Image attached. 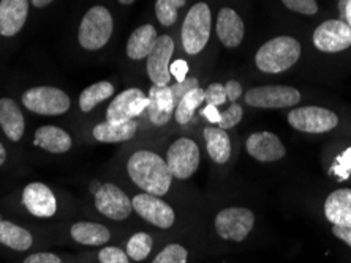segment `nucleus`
Here are the masks:
<instances>
[{
	"label": "nucleus",
	"mask_w": 351,
	"mask_h": 263,
	"mask_svg": "<svg viewBox=\"0 0 351 263\" xmlns=\"http://www.w3.org/2000/svg\"><path fill=\"white\" fill-rule=\"evenodd\" d=\"M127 172L132 182L144 193L165 195L171 189L173 174L160 154L149 150H138L127 163Z\"/></svg>",
	"instance_id": "f257e3e1"
},
{
	"label": "nucleus",
	"mask_w": 351,
	"mask_h": 263,
	"mask_svg": "<svg viewBox=\"0 0 351 263\" xmlns=\"http://www.w3.org/2000/svg\"><path fill=\"white\" fill-rule=\"evenodd\" d=\"M301 57V44L293 37L272 38L258 49L255 64L263 73L277 74L290 70Z\"/></svg>",
	"instance_id": "f03ea898"
},
{
	"label": "nucleus",
	"mask_w": 351,
	"mask_h": 263,
	"mask_svg": "<svg viewBox=\"0 0 351 263\" xmlns=\"http://www.w3.org/2000/svg\"><path fill=\"white\" fill-rule=\"evenodd\" d=\"M210 24H213V16L208 3H196L189 10L180 32L185 53L196 55L206 48L210 37Z\"/></svg>",
	"instance_id": "7ed1b4c3"
},
{
	"label": "nucleus",
	"mask_w": 351,
	"mask_h": 263,
	"mask_svg": "<svg viewBox=\"0 0 351 263\" xmlns=\"http://www.w3.org/2000/svg\"><path fill=\"white\" fill-rule=\"evenodd\" d=\"M112 29H114V23H112L110 10L101 5L92 7L81 20L78 33L80 44L87 51L100 49L110 41Z\"/></svg>",
	"instance_id": "20e7f679"
},
{
	"label": "nucleus",
	"mask_w": 351,
	"mask_h": 263,
	"mask_svg": "<svg viewBox=\"0 0 351 263\" xmlns=\"http://www.w3.org/2000/svg\"><path fill=\"white\" fill-rule=\"evenodd\" d=\"M23 105L40 115H62L70 109V96L56 87H34L24 92Z\"/></svg>",
	"instance_id": "39448f33"
},
{
	"label": "nucleus",
	"mask_w": 351,
	"mask_h": 263,
	"mask_svg": "<svg viewBox=\"0 0 351 263\" xmlns=\"http://www.w3.org/2000/svg\"><path fill=\"white\" fill-rule=\"evenodd\" d=\"M255 225V214L244 207H230L215 216V230L220 238L241 243Z\"/></svg>",
	"instance_id": "423d86ee"
},
{
	"label": "nucleus",
	"mask_w": 351,
	"mask_h": 263,
	"mask_svg": "<svg viewBox=\"0 0 351 263\" xmlns=\"http://www.w3.org/2000/svg\"><path fill=\"white\" fill-rule=\"evenodd\" d=\"M288 123L298 131L322 134L332 131L339 125V117L337 113L324 109V107L306 106L290 111V113H288Z\"/></svg>",
	"instance_id": "0eeeda50"
},
{
	"label": "nucleus",
	"mask_w": 351,
	"mask_h": 263,
	"mask_svg": "<svg viewBox=\"0 0 351 263\" xmlns=\"http://www.w3.org/2000/svg\"><path fill=\"white\" fill-rule=\"evenodd\" d=\"M173 177L179 180H189L198 170L201 153L196 142L189 137H180L168 148L167 159Z\"/></svg>",
	"instance_id": "6e6552de"
},
{
	"label": "nucleus",
	"mask_w": 351,
	"mask_h": 263,
	"mask_svg": "<svg viewBox=\"0 0 351 263\" xmlns=\"http://www.w3.org/2000/svg\"><path fill=\"white\" fill-rule=\"evenodd\" d=\"M301 94L288 85L255 87L245 94V102L258 109H285L299 105Z\"/></svg>",
	"instance_id": "1a4fd4ad"
},
{
	"label": "nucleus",
	"mask_w": 351,
	"mask_h": 263,
	"mask_svg": "<svg viewBox=\"0 0 351 263\" xmlns=\"http://www.w3.org/2000/svg\"><path fill=\"white\" fill-rule=\"evenodd\" d=\"M149 98L139 89H128L112 98L111 105L106 109V122L125 123L147 109Z\"/></svg>",
	"instance_id": "9d476101"
},
{
	"label": "nucleus",
	"mask_w": 351,
	"mask_h": 263,
	"mask_svg": "<svg viewBox=\"0 0 351 263\" xmlns=\"http://www.w3.org/2000/svg\"><path fill=\"white\" fill-rule=\"evenodd\" d=\"M132 205L138 216H141L144 221L158 227V229L167 230L174 224V210L169 207L163 199H160L158 195H152L147 193L136 194L135 197L132 199Z\"/></svg>",
	"instance_id": "9b49d317"
},
{
	"label": "nucleus",
	"mask_w": 351,
	"mask_h": 263,
	"mask_svg": "<svg viewBox=\"0 0 351 263\" xmlns=\"http://www.w3.org/2000/svg\"><path fill=\"white\" fill-rule=\"evenodd\" d=\"M95 208L112 221H123L132 214V199L112 183H103L95 193Z\"/></svg>",
	"instance_id": "f8f14e48"
},
{
	"label": "nucleus",
	"mask_w": 351,
	"mask_h": 263,
	"mask_svg": "<svg viewBox=\"0 0 351 263\" xmlns=\"http://www.w3.org/2000/svg\"><path fill=\"white\" fill-rule=\"evenodd\" d=\"M315 48L322 53H340L351 46V27L340 19L326 20L313 32Z\"/></svg>",
	"instance_id": "ddd939ff"
},
{
	"label": "nucleus",
	"mask_w": 351,
	"mask_h": 263,
	"mask_svg": "<svg viewBox=\"0 0 351 263\" xmlns=\"http://www.w3.org/2000/svg\"><path fill=\"white\" fill-rule=\"evenodd\" d=\"M174 53V41L169 35H162L157 38V43L147 55V74L154 85L165 87L171 82L169 60Z\"/></svg>",
	"instance_id": "4468645a"
},
{
	"label": "nucleus",
	"mask_w": 351,
	"mask_h": 263,
	"mask_svg": "<svg viewBox=\"0 0 351 263\" xmlns=\"http://www.w3.org/2000/svg\"><path fill=\"white\" fill-rule=\"evenodd\" d=\"M23 205L35 218H53L58 213V199L45 183H29L23 191Z\"/></svg>",
	"instance_id": "2eb2a0df"
},
{
	"label": "nucleus",
	"mask_w": 351,
	"mask_h": 263,
	"mask_svg": "<svg viewBox=\"0 0 351 263\" xmlns=\"http://www.w3.org/2000/svg\"><path fill=\"white\" fill-rule=\"evenodd\" d=\"M245 148L252 158L260 163H274L287 154V148L276 134L260 131L250 134L245 142Z\"/></svg>",
	"instance_id": "dca6fc26"
},
{
	"label": "nucleus",
	"mask_w": 351,
	"mask_h": 263,
	"mask_svg": "<svg viewBox=\"0 0 351 263\" xmlns=\"http://www.w3.org/2000/svg\"><path fill=\"white\" fill-rule=\"evenodd\" d=\"M29 0H0V35L14 37L24 27Z\"/></svg>",
	"instance_id": "f3484780"
},
{
	"label": "nucleus",
	"mask_w": 351,
	"mask_h": 263,
	"mask_svg": "<svg viewBox=\"0 0 351 263\" xmlns=\"http://www.w3.org/2000/svg\"><path fill=\"white\" fill-rule=\"evenodd\" d=\"M149 118L156 126H163L171 120L176 105L173 100V94L169 85L158 87L152 85L151 90H149Z\"/></svg>",
	"instance_id": "a211bd4d"
},
{
	"label": "nucleus",
	"mask_w": 351,
	"mask_h": 263,
	"mask_svg": "<svg viewBox=\"0 0 351 263\" xmlns=\"http://www.w3.org/2000/svg\"><path fill=\"white\" fill-rule=\"evenodd\" d=\"M245 27L233 8L223 7L217 16V35L226 48H237L244 40Z\"/></svg>",
	"instance_id": "6ab92c4d"
},
{
	"label": "nucleus",
	"mask_w": 351,
	"mask_h": 263,
	"mask_svg": "<svg viewBox=\"0 0 351 263\" xmlns=\"http://www.w3.org/2000/svg\"><path fill=\"white\" fill-rule=\"evenodd\" d=\"M324 216L334 225L351 227V189L342 188L328 195L324 202Z\"/></svg>",
	"instance_id": "aec40b11"
},
{
	"label": "nucleus",
	"mask_w": 351,
	"mask_h": 263,
	"mask_svg": "<svg viewBox=\"0 0 351 263\" xmlns=\"http://www.w3.org/2000/svg\"><path fill=\"white\" fill-rule=\"evenodd\" d=\"M0 126L10 141L19 142L25 130L24 115L19 106L10 98L0 100Z\"/></svg>",
	"instance_id": "412c9836"
},
{
	"label": "nucleus",
	"mask_w": 351,
	"mask_h": 263,
	"mask_svg": "<svg viewBox=\"0 0 351 263\" xmlns=\"http://www.w3.org/2000/svg\"><path fill=\"white\" fill-rule=\"evenodd\" d=\"M34 146L43 148V150L49 153L60 154L70 150L71 146H73V141H71L70 134L65 130L48 125V126H41L35 131Z\"/></svg>",
	"instance_id": "4be33fe9"
},
{
	"label": "nucleus",
	"mask_w": 351,
	"mask_h": 263,
	"mask_svg": "<svg viewBox=\"0 0 351 263\" xmlns=\"http://www.w3.org/2000/svg\"><path fill=\"white\" fill-rule=\"evenodd\" d=\"M157 30L152 24H144L130 35L127 43V55L133 60L147 59L157 43Z\"/></svg>",
	"instance_id": "5701e85b"
},
{
	"label": "nucleus",
	"mask_w": 351,
	"mask_h": 263,
	"mask_svg": "<svg viewBox=\"0 0 351 263\" xmlns=\"http://www.w3.org/2000/svg\"><path fill=\"white\" fill-rule=\"evenodd\" d=\"M138 131V123L135 120L125 123H111L103 122L94 128V137L98 142L103 143H116V142H127L135 137Z\"/></svg>",
	"instance_id": "b1692460"
},
{
	"label": "nucleus",
	"mask_w": 351,
	"mask_h": 263,
	"mask_svg": "<svg viewBox=\"0 0 351 263\" xmlns=\"http://www.w3.org/2000/svg\"><path fill=\"white\" fill-rule=\"evenodd\" d=\"M70 235L76 243L84 246H103L111 238V232L103 224L81 221L71 225Z\"/></svg>",
	"instance_id": "393cba45"
},
{
	"label": "nucleus",
	"mask_w": 351,
	"mask_h": 263,
	"mask_svg": "<svg viewBox=\"0 0 351 263\" xmlns=\"http://www.w3.org/2000/svg\"><path fill=\"white\" fill-rule=\"evenodd\" d=\"M204 141L209 158L213 159L215 164L228 163V159L231 156V141L226 130L214 126L204 128Z\"/></svg>",
	"instance_id": "a878e982"
},
{
	"label": "nucleus",
	"mask_w": 351,
	"mask_h": 263,
	"mask_svg": "<svg viewBox=\"0 0 351 263\" xmlns=\"http://www.w3.org/2000/svg\"><path fill=\"white\" fill-rule=\"evenodd\" d=\"M0 243L14 251H27L34 243V236L12 221H0Z\"/></svg>",
	"instance_id": "bb28decb"
},
{
	"label": "nucleus",
	"mask_w": 351,
	"mask_h": 263,
	"mask_svg": "<svg viewBox=\"0 0 351 263\" xmlns=\"http://www.w3.org/2000/svg\"><path fill=\"white\" fill-rule=\"evenodd\" d=\"M114 95V85L111 82L101 81L97 84L87 87L86 90H82L80 95V107L82 112H90L94 107H97L100 102H103L108 98Z\"/></svg>",
	"instance_id": "cd10ccee"
},
{
	"label": "nucleus",
	"mask_w": 351,
	"mask_h": 263,
	"mask_svg": "<svg viewBox=\"0 0 351 263\" xmlns=\"http://www.w3.org/2000/svg\"><path fill=\"white\" fill-rule=\"evenodd\" d=\"M204 100V90H201L199 87L198 89L190 90L189 94L179 101V105L176 106V122H178L179 125H187V123L192 120L195 111L203 105Z\"/></svg>",
	"instance_id": "c85d7f7f"
},
{
	"label": "nucleus",
	"mask_w": 351,
	"mask_h": 263,
	"mask_svg": "<svg viewBox=\"0 0 351 263\" xmlns=\"http://www.w3.org/2000/svg\"><path fill=\"white\" fill-rule=\"evenodd\" d=\"M152 247H154L152 236L146 234V232H138V234L133 235L127 243L128 259H132L135 262L146 260L149 254H151Z\"/></svg>",
	"instance_id": "c756f323"
},
{
	"label": "nucleus",
	"mask_w": 351,
	"mask_h": 263,
	"mask_svg": "<svg viewBox=\"0 0 351 263\" xmlns=\"http://www.w3.org/2000/svg\"><path fill=\"white\" fill-rule=\"evenodd\" d=\"M185 0H157L156 2V14L160 24L173 25L178 20V12L180 7H184Z\"/></svg>",
	"instance_id": "7c9ffc66"
},
{
	"label": "nucleus",
	"mask_w": 351,
	"mask_h": 263,
	"mask_svg": "<svg viewBox=\"0 0 351 263\" xmlns=\"http://www.w3.org/2000/svg\"><path fill=\"white\" fill-rule=\"evenodd\" d=\"M189 252L180 245H168L160 251L152 263H187Z\"/></svg>",
	"instance_id": "2f4dec72"
},
{
	"label": "nucleus",
	"mask_w": 351,
	"mask_h": 263,
	"mask_svg": "<svg viewBox=\"0 0 351 263\" xmlns=\"http://www.w3.org/2000/svg\"><path fill=\"white\" fill-rule=\"evenodd\" d=\"M242 115H244L242 107L239 105H236V102H231V106L228 107V109L220 113L219 128H221V130H226V131L231 130V128H234L237 123L242 120Z\"/></svg>",
	"instance_id": "473e14b6"
},
{
	"label": "nucleus",
	"mask_w": 351,
	"mask_h": 263,
	"mask_svg": "<svg viewBox=\"0 0 351 263\" xmlns=\"http://www.w3.org/2000/svg\"><path fill=\"white\" fill-rule=\"evenodd\" d=\"M98 260H100V263H130L127 252L116 246L103 247L100 254H98Z\"/></svg>",
	"instance_id": "72a5a7b5"
},
{
	"label": "nucleus",
	"mask_w": 351,
	"mask_h": 263,
	"mask_svg": "<svg viewBox=\"0 0 351 263\" xmlns=\"http://www.w3.org/2000/svg\"><path fill=\"white\" fill-rule=\"evenodd\" d=\"M199 87V82L196 77H187V79L182 81V82H176V84L169 85V89H171V94H173V100H174V105L178 106L179 101L182 100V98L189 94L190 90L193 89H198Z\"/></svg>",
	"instance_id": "f704fd0d"
},
{
	"label": "nucleus",
	"mask_w": 351,
	"mask_h": 263,
	"mask_svg": "<svg viewBox=\"0 0 351 263\" xmlns=\"http://www.w3.org/2000/svg\"><path fill=\"white\" fill-rule=\"evenodd\" d=\"M282 2L288 10L306 14V16L318 13V3L315 0H282Z\"/></svg>",
	"instance_id": "c9c22d12"
},
{
	"label": "nucleus",
	"mask_w": 351,
	"mask_h": 263,
	"mask_svg": "<svg viewBox=\"0 0 351 263\" xmlns=\"http://www.w3.org/2000/svg\"><path fill=\"white\" fill-rule=\"evenodd\" d=\"M204 95H206V100L208 101V105H213V106H221L225 105L226 100V92H225V85L219 84V82H214V84H210L208 89L204 90Z\"/></svg>",
	"instance_id": "e433bc0d"
},
{
	"label": "nucleus",
	"mask_w": 351,
	"mask_h": 263,
	"mask_svg": "<svg viewBox=\"0 0 351 263\" xmlns=\"http://www.w3.org/2000/svg\"><path fill=\"white\" fill-rule=\"evenodd\" d=\"M23 263H62V259L53 252H37L24 259Z\"/></svg>",
	"instance_id": "4c0bfd02"
},
{
	"label": "nucleus",
	"mask_w": 351,
	"mask_h": 263,
	"mask_svg": "<svg viewBox=\"0 0 351 263\" xmlns=\"http://www.w3.org/2000/svg\"><path fill=\"white\" fill-rule=\"evenodd\" d=\"M169 71H171V76L176 77V82H182L187 79L189 73V64L185 60H176L169 65Z\"/></svg>",
	"instance_id": "58836bf2"
},
{
	"label": "nucleus",
	"mask_w": 351,
	"mask_h": 263,
	"mask_svg": "<svg viewBox=\"0 0 351 263\" xmlns=\"http://www.w3.org/2000/svg\"><path fill=\"white\" fill-rule=\"evenodd\" d=\"M225 92H226V98H228L231 102H236L237 98L242 95V87L239 82L228 81L225 85Z\"/></svg>",
	"instance_id": "ea45409f"
},
{
	"label": "nucleus",
	"mask_w": 351,
	"mask_h": 263,
	"mask_svg": "<svg viewBox=\"0 0 351 263\" xmlns=\"http://www.w3.org/2000/svg\"><path fill=\"white\" fill-rule=\"evenodd\" d=\"M332 234L337 236L339 240H342L343 243H347L351 247V227L334 225L332 227Z\"/></svg>",
	"instance_id": "a19ab883"
},
{
	"label": "nucleus",
	"mask_w": 351,
	"mask_h": 263,
	"mask_svg": "<svg viewBox=\"0 0 351 263\" xmlns=\"http://www.w3.org/2000/svg\"><path fill=\"white\" fill-rule=\"evenodd\" d=\"M203 115L208 118L210 123H219L220 122V112H219V109H217V106H213V105L206 106L204 111H203Z\"/></svg>",
	"instance_id": "79ce46f5"
},
{
	"label": "nucleus",
	"mask_w": 351,
	"mask_h": 263,
	"mask_svg": "<svg viewBox=\"0 0 351 263\" xmlns=\"http://www.w3.org/2000/svg\"><path fill=\"white\" fill-rule=\"evenodd\" d=\"M340 20H345V23H347L350 27H351V0H348L347 5H345L342 19H340Z\"/></svg>",
	"instance_id": "37998d69"
},
{
	"label": "nucleus",
	"mask_w": 351,
	"mask_h": 263,
	"mask_svg": "<svg viewBox=\"0 0 351 263\" xmlns=\"http://www.w3.org/2000/svg\"><path fill=\"white\" fill-rule=\"evenodd\" d=\"M30 2H32L34 7L45 8V7H48V5H49L51 2H53V0H30Z\"/></svg>",
	"instance_id": "c03bdc74"
},
{
	"label": "nucleus",
	"mask_w": 351,
	"mask_h": 263,
	"mask_svg": "<svg viewBox=\"0 0 351 263\" xmlns=\"http://www.w3.org/2000/svg\"><path fill=\"white\" fill-rule=\"evenodd\" d=\"M5 159H7V152H5L2 142H0V166L5 163Z\"/></svg>",
	"instance_id": "a18cd8bd"
},
{
	"label": "nucleus",
	"mask_w": 351,
	"mask_h": 263,
	"mask_svg": "<svg viewBox=\"0 0 351 263\" xmlns=\"http://www.w3.org/2000/svg\"><path fill=\"white\" fill-rule=\"evenodd\" d=\"M133 2H135V0H119V3H122V5H130Z\"/></svg>",
	"instance_id": "49530a36"
},
{
	"label": "nucleus",
	"mask_w": 351,
	"mask_h": 263,
	"mask_svg": "<svg viewBox=\"0 0 351 263\" xmlns=\"http://www.w3.org/2000/svg\"><path fill=\"white\" fill-rule=\"evenodd\" d=\"M0 221H2V218H0Z\"/></svg>",
	"instance_id": "de8ad7c7"
}]
</instances>
